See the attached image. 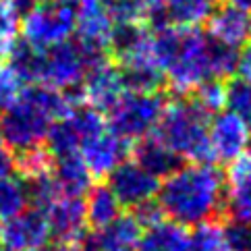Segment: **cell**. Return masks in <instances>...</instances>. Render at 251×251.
I'll list each match as a JSON object with an SVG mask.
<instances>
[{
    "instance_id": "11",
    "label": "cell",
    "mask_w": 251,
    "mask_h": 251,
    "mask_svg": "<svg viewBox=\"0 0 251 251\" xmlns=\"http://www.w3.org/2000/svg\"><path fill=\"white\" fill-rule=\"evenodd\" d=\"M106 185L110 187V191L114 193L123 208L135 210L141 203L156 200L160 178L151 175L150 170H146L141 164H137L135 160L127 158L108 175Z\"/></svg>"
},
{
    "instance_id": "42",
    "label": "cell",
    "mask_w": 251,
    "mask_h": 251,
    "mask_svg": "<svg viewBox=\"0 0 251 251\" xmlns=\"http://www.w3.org/2000/svg\"><path fill=\"white\" fill-rule=\"evenodd\" d=\"M249 127H251V123H249Z\"/></svg>"
},
{
    "instance_id": "8",
    "label": "cell",
    "mask_w": 251,
    "mask_h": 251,
    "mask_svg": "<svg viewBox=\"0 0 251 251\" xmlns=\"http://www.w3.org/2000/svg\"><path fill=\"white\" fill-rule=\"evenodd\" d=\"M92 58L77 42H65L58 46L44 50L40 62L38 85H46L58 92L73 96L75 89L81 87Z\"/></svg>"
},
{
    "instance_id": "39",
    "label": "cell",
    "mask_w": 251,
    "mask_h": 251,
    "mask_svg": "<svg viewBox=\"0 0 251 251\" xmlns=\"http://www.w3.org/2000/svg\"><path fill=\"white\" fill-rule=\"evenodd\" d=\"M121 251H137V249H121Z\"/></svg>"
},
{
    "instance_id": "12",
    "label": "cell",
    "mask_w": 251,
    "mask_h": 251,
    "mask_svg": "<svg viewBox=\"0 0 251 251\" xmlns=\"http://www.w3.org/2000/svg\"><path fill=\"white\" fill-rule=\"evenodd\" d=\"M50 243L52 230L40 208H25L2 224V245L8 251H44Z\"/></svg>"
},
{
    "instance_id": "10",
    "label": "cell",
    "mask_w": 251,
    "mask_h": 251,
    "mask_svg": "<svg viewBox=\"0 0 251 251\" xmlns=\"http://www.w3.org/2000/svg\"><path fill=\"white\" fill-rule=\"evenodd\" d=\"M125 92H127V83H125L119 65L106 56L89 65L83 83L79 87L83 104L92 106L98 112H108Z\"/></svg>"
},
{
    "instance_id": "1",
    "label": "cell",
    "mask_w": 251,
    "mask_h": 251,
    "mask_svg": "<svg viewBox=\"0 0 251 251\" xmlns=\"http://www.w3.org/2000/svg\"><path fill=\"white\" fill-rule=\"evenodd\" d=\"M226 181L210 162H187L160 178L156 201L164 218L183 226H197L222 212Z\"/></svg>"
},
{
    "instance_id": "31",
    "label": "cell",
    "mask_w": 251,
    "mask_h": 251,
    "mask_svg": "<svg viewBox=\"0 0 251 251\" xmlns=\"http://www.w3.org/2000/svg\"><path fill=\"white\" fill-rule=\"evenodd\" d=\"M191 98L197 102L200 108H203L210 116L224 110V83L222 79H208L205 83L191 94Z\"/></svg>"
},
{
    "instance_id": "21",
    "label": "cell",
    "mask_w": 251,
    "mask_h": 251,
    "mask_svg": "<svg viewBox=\"0 0 251 251\" xmlns=\"http://www.w3.org/2000/svg\"><path fill=\"white\" fill-rule=\"evenodd\" d=\"M83 203H85L87 226L96 230L108 226L112 220L121 216L123 210V205L119 203V200L114 197V193L106 183H98L89 187L87 193L83 195Z\"/></svg>"
},
{
    "instance_id": "34",
    "label": "cell",
    "mask_w": 251,
    "mask_h": 251,
    "mask_svg": "<svg viewBox=\"0 0 251 251\" xmlns=\"http://www.w3.org/2000/svg\"><path fill=\"white\" fill-rule=\"evenodd\" d=\"M237 73L251 79V44H247L243 52H239V67Z\"/></svg>"
},
{
    "instance_id": "33",
    "label": "cell",
    "mask_w": 251,
    "mask_h": 251,
    "mask_svg": "<svg viewBox=\"0 0 251 251\" xmlns=\"http://www.w3.org/2000/svg\"><path fill=\"white\" fill-rule=\"evenodd\" d=\"M15 170V156L11 148L0 139V176H6V175H13Z\"/></svg>"
},
{
    "instance_id": "27",
    "label": "cell",
    "mask_w": 251,
    "mask_h": 251,
    "mask_svg": "<svg viewBox=\"0 0 251 251\" xmlns=\"http://www.w3.org/2000/svg\"><path fill=\"white\" fill-rule=\"evenodd\" d=\"M52 166H54V158L42 146L27 150V151H21L19 158H15V168L21 173L23 181H33V178L50 175Z\"/></svg>"
},
{
    "instance_id": "30",
    "label": "cell",
    "mask_w": 251,
    "mask_h": 251,
    "mask_svg": "<svg viewBox=\"0 0 251 251\" xmlns=\"http://www.w3.org/2000/svg\"><path fill=\"white\" fill-rule=\"evenodd\" d=\"M110 19L116 23H143L146 21V6L143 0H102Z\"/></svg>"
},
{
    "instance_id": "15",
    "label": "cell",
    "mask_w": 251,
    "mask_h": 251,
    "mask_svg": "<svg viewBox=\"0 0 251 251\" xmlns=\"http://www.w3.org/2000/svg\"><path fill=\"white\" fill-rule=\"evenodd\" d=\"M48 218L52 241L56 243H75L85 237L87 218H85V203L79 195H58L48 208H44Z\"/></svg>"
},
{
    "instance_id": "13",
    "label": "cell",
    "mask_w": 251,
    "mask_h": 251,
    "mask_svg": "<svg viewBox=\"0 0 251 251\" xmlns=\"http://www.w3.org/2000/svg\"><path fill=\"white\" fill-rule=\"evenodd\" d=\"M114 31V21L102 2L83 6L75 17L77 44L81 46L92 60L104 58L110 50V38Z\"/></svg>"
},
{
    "instance_id": "17",
    "label": "cell",
    "mask_w": 251,
    "mask_h": 251,
    "mask_svg": "<svg viewBox=\"0 0 251 251\" xmlns=\"http://www.w3.org/2000/svg\"><path fill=\"white\" fill-rule=\"evenodd\" d=\"M216 0H160L151 25L158 27L197 29L208 21Z\"/></svg>"
},
{
    "instance_id": "19",
    "label": "cell",
    "mask_w": 251,
    "mask_h": 251,
    "mask_svg": "<svg viewBox=\"0 0 251 251\" xmlns=\"http://www.w3.org/2000/svg\"><path fill=\"white\" fill-rule=\"evenodd\" d=\"M52 176L58 185L60 193L65 195H79L83 197L87 189L92 187V173L87 170L85 162L79 156V151L54 158V166H52Z\"/></svg>"
},
{
    "instance_id": "37",
    "label": "cell",
    "mask_w": 251,
    "mask_h": 251,
    "mask_svg": "<svg viewBox=\"0 0 251 251\" xmlns=\"http://www.w3.org/2000/svg\"><path fill=\"white\" fill-rule=\"evenodd\" d=\"M226 2L232 4V6L243 8V11H247V13H251V0H226Z\"/></svg>"
},
{
    "instance_id": "29",
    "label": "cell",
    "mask_w": 251,
    "mask_h": 251,
    "mask_svg": "<svg viewBox=\"0 0 251 251\" xmlns=\"http://www.w3.org/2000/svg\"><path fill=\"white\" fill-rule=\"evenodd\" d=\"M239 50L210 40V69L214 79H228L237 73Z\"/></svg>"
},
{
    "instance_id": "20",
    "label": "cell",
    "mask_w": 251,
    "mask_h": 251,
    "mask_svg": "<svg viewBox=\"0 0 251 251\" xmlns=\"http://www.w3.org/2000/svg\"><path fill=\"white\" fill-rule=\"evenodd\" d=\"M141 224L133 214H121L116 220H112L108 226L98 230L94 237L96 245L100 251H121V249H137L141 239Z\"/></svg>"
},
{
    "instance_id": "28",
    "label": "cell",
    "mask_w": 251,
    "mask_h": 251,
    "mask_svg": "<svg viewBox=\"0 0 251 251\" xmlns=\"http://www.w3.org/2000/svg\"><path fill=\"white\" fill-rule=\"evenodd\" d=\"M21 35V15L8 0H0V58L8 56Z\"/></svg>"
},
{
    "instance_id": "36",
    "label": "cell",
    "mask_w": 251,
    "mask_h": 251,
    "mask_svg": "<svg viewBox=\"0 0 251 251\" xmlns=\"http://www.w3.org/2000/svg\"><path fill=\"white\" fill-rule=\"evenodd\" d=\"M62 2H67L75 8V11H79V8L83 6H89V4H96V2H102V0H62Z\"/></svg>"
},
{
    "instance_id": "26",
    "label": "cell",
    "mask_w": 251,
    "mask_h": 251,
    "mask_svg": "<svg viewBox=\"0 0 251 251\" xmlns=\"http://www.w3.org/2000/svg\"><path fill=\"white\" fill-rule=\"evenodd\" d=\"M191 251H230L226 230L216 220H208L193 226Z\"/></svg>"
},
{
    "instance_id": "32",
    "label": "cell",
    "mask_w": 251,
    "mask_h": 251,
    "mask_svg": "<svg viewBox=\"0 0 251 251\" xmlns=\"http://www.w3.org/2000/svg\"><path fill=\"white\" fill-rule=\"evenodd\" d=\"M23 89H25V81L11 67V62L0 60V110L8 108L13 102L19 100Z\"/></svg>"
},
{
    "instance_id": "35",
    "label": "cell",
    "mask_w": 251,
    "mask_h": 251,
    "mask_svg": "<svg viewBox=\"0 0 251 251\" xmlns=\"http://www.w3.org/2000/svg\"><path fill=\"white\" fill-rule=\"evenodd\" d=\"M8 2H11L15 11L23 17L25 13H29L31 8H33L35 4H38V0H8Z\"/></svg>"
},
{
    "instance_id": "2",
    "label": "cell",
    "mask_w": 251,
    "mask_h": 251,
    "mask_svg": "<svg viewBox=\"0 0 251 251\" xmlns=\"http://www.w3.org/2000/svg\"><path fill=\"white\" fill-rule=\"evenodd\" d=\"M77 104L75 96L46 85H25L19 100L0 114V139L11 151H27L46 141L50 125Z\"/></svg>"
},
{
    "instance_id": "5",
    "label": "cell",
    "mask_w": 251,
    "mask_h": 251,
    "mask_svg": "<svg viewBox=\"0 0 251 251\" xmlns=\"http://www.w3.org/2000/svg\"><path fill=\"white\" fill-rule=\"evenodd\" d=\"M116 58L127 89L158 92L164 77L154 52V33L143 23H116L110 50Z\"/></svg>"
},
{
    "instance_id": "4",
    "label": "cell",
    "mask_w": 251,
    "mask_h": 251,
    "mask_svg": "<svg viewBox=\"0 0 251 251\" xmlns=\"http://www.w3.org/2000/svg\"><path fill=\"white\" fill-rule=\"evenodd\" d=\"M210 114L197 106L193 98H178L166 102L154 135L187 162H212L208 143Z\"/></svg>"
},
{
    "instance_id": "24",
    "label": "cell",
    "mask_w": 251,
    "mask_h": 251,
    "mask_svg": "<svg viewBox=\"0 0 251 251\" xmlns=\"http://www.w3.org/2000/svg\"><path fill=\"white\" fill-rule=\"evenodd\" d=\"M224 108L251 123V79L237 75L224 83Z\"/></svg>"
},
{
    "instance_id": "22",
    "label": "cell",
    "mask_w": 251,
    "mask_h": 251,
    "mask_svg": "<svg viewBox=\"0 0 251 251\" xmlns=\"http://www.w3.org/2000/svg\"><path fill=\"white\" fill-rule=\"evenodd\" d=\"M133 160L146 170H150L151 175H156L158 178H164L168 173H173L178 166V158L156 135H148L137 141L135 158Z\"/></svg>"
},
{
    "instance_id": "14",
    "label": "cell",
    "mask_w": 251,
    "mask_h": 251,
    "mask_svg": "<svg viewBox=\"0 0 251 251\" xmlns=\"http://www.w3.org/2000/svg\"><path fill=\"white\" fill-rule=\"evenodd\" d=\"M79 156L92 176H108L129 156V143L121 139L108 127L94 133L79 146Z\"/></svg>"
},
{
    "instance_id": "3",
    "label": "cell",
    "mask_w": 251,
    "mask_h": 251,
    "mask_svg": "<svg viewBox=\"0 0 251 251\" xmlns=\"http://www.w3.org/2000/svg\"><path fill=\"white\" fill-rule=\"evenodd\" d=\"M154 52L164 81L178 96H191L212 77L210 38L200 29L158 27Z\"/></svg>"
},
{
    "instance_id": "9",
    "label": "cell",
    "mask_w": 251,
    "mask_h": 251,
    "mask_svg": "<svg viewBox=\"0 0 251 251\" xmlns=\"http://www.w3.org/2000/svg\"><path fill=\"white\" fill-rule=\"evenodd\" d=\"M208 143L212 160L230 164L251 148V127L245 119L230 110L212 114L208 125Z\"/></svg>"
},
{
    "instance_id": "6",
    "label": "cell",
    "mask_w": 251,
    "mask_h": 251,
    "mask_svg": "<svg viewBox=\"0 0 251 251\" xmlns=\"http://www.w3.org/2000/svg\"><path fill=\"white\" fill-rule=\"evenodd\" d=\"M164 98L158 92L127 89L108 110V129L127 143L151 135L164 110Z\"/></svg>"
},
{
    "instance_id": "23",
    "label": "cell",
    "mask_w": 251,
    "mask_h": 251,
    "mask_svg": "<svg viewBox=\"0 0 251 251\" xmlns=\"http://www.w3.org/2000/svg\"><path fill=\"white\" fill-rule=\"evenodd\" d=\"M29 203L27 185L11 175L0 176V220H8L23 212Z\"/></svg>"
},
{
    "instance_id": "38",
    "label": "cell",
    "mask_w": 251,
    "mask_h": 251,
    "mask_svg": "<svg viewBox=\"0 0 251 251\" xmlns=\"http://www.w3.org/2000/svg\"><path fill=\"white\" fill-rule=\"evenodd\" d=\"M0 245H2V222H0Z\"/></svg>"
},
{
    "instance_id": "25",
    "label": "cell",
    "mask_w": 251,
    "mask_h": 251,
    "mask_svg": "<svg viewBox=\"0 0 251 251\" xmlns=\"http://www.w3.org/2000/svg\"><path fill=\"white\" fill-rule=\"evenodd\" d=\"M226 197L251 200V148L230 162L226 175Z\"/></svg>"
},
{
    "instance_id": "7",
    "label": "cell",
    "mask_w": 251,
    "mask_h": 251,
    "mask_svg": "<svg viewBox=\"0 0 251 251\" xmlns=\"http://www.w3.org/2000/svg\"><path fill=\"white\" fill-rule=\"evenodd\" d=\"M75 17L77 11L62 0L38 2L29 13L23 15V42L40 52L65 44L75 33Z\"/></svg>"
},
{
    "instance_id": "41",
    "label": "cell",
    "mask_w": 251,
    "mask_h": 251,
    "mask_svg": "<svg viewBox=\"0 0 251 251\" xmlns=\"http://www.w3.org/2000/svg\"><path fill=\"white\" fill-rule=\"evenodd\" d=\"M0 251H8V249H0Z\"/></svg>"
},
{
    "instance_id": "16",
    "label": "cell",
    "mask_w": 251,
    "mask_h": 251,
    "mask_svg": "<svg viewBox=\"0 0 251 251\" xmlns=\"http://www.w3.org/2000/svg\"><path fill=\"white\" fill-rule=\"evenodd\" d=\"M208 38L230 48H243L251 40V13L232 4L214 6L208 17Z\"/></svg>"
},
{
    "instance_id": "40",
    "label": "cell",
    "mask_w": 251,
    "mask_h": 251,
    "mask_svg": "<svg viewBox=\"0 0 251 251\" xmlns=\"http://www.w3.org/2000/svg\"><path fill=\"white\" fill-rule=\"evenodd\" d=\"M38 2H48V0H38Z\"/></svg>"
},
{
    "instance_id": "18",
    "label": "cell",
    "mask_w": 251,
    "mask_h": 251,
    "mask_svg": "<svg viewBox=\"0 0 251 251\" xmlns=\"http://www.w3.org/2000/svg\"><path fill=\"white\" fill-rule=\"evenodd\" d=\"M137 251H191V230L168 218L143 228Z\"/></svg>"
}]
</instances>
